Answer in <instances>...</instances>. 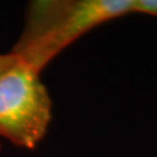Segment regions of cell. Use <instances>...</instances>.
<instances>
[{
  "label": "cell",
  "mask_w": 157,
  "mask_h": 157,
  "mask_svg": "<svg viewBox=\"0 0 157 157\" xmlns=\"http://www.w3.org/2000/svg\"><path fill=\"white\" fill-rule=\"evenodd\" d=\"M128 14H133V0H34L11 52L41 73L79 37Z\"/></svg>",
  "instance_id": "cell-1"
},
{
  "label": "cell",
  "mask_w": 157,
  "mask_h": 157,
  "mask_svg": "<svg viewBox=\"0 0 157 157\" xmlns=\"http://www.w3.org/2000/svg\"><path fill=\"white\" fill-rule=\"evenodd\" d=\"M40 75L19 58L0 73V136L25 149L43 140L52 117V101Z\"/></svg>",
  "instance_id": "cell-2"
},
{
  "label": "cell",
  "mask_w": 157,
  "mask_h": 157,
  "mask_svg": "<svg viewBox=\"0 0 157 157\" xmlns=\"http://www.w3.org/2000/svg\"><path fill=\"white\" fill-rule=\"evenodd\" d=\"M135 13L157 17V0H133V14Z\"/></svg>",
  "instance_id": "cell-3"
},
{
  "label": "cell",
  "mask_w": 157,
  "mask_h": 157,
  "mask_svg": "<svg viewBox=\"0 0 157 157\" xmlns=\"http://www.w3.org/2000/svg\"><path fill=\"white\" fill-rule=\"evenodd\" d=\"M17 61V57L11 51L7 54H0V73L4 72L6 69L12 67Z\"/></svg>",
  "instance_id": "cell-4"
},
{
  "label": "cell",
  "mask_w": 157,
  "mask_h": 157,
  "mask_svg": "<svg viewBox=\"0 0 157 157\" xmlns=\"http://www.w3.org/2000/svg\"><path fill=\"white\" fill-rule=\"evenodd\" d=\"M0 149H1V146H0Z\"/></svg>",
  "instance_id": "cell-5"
}]
</instances>
